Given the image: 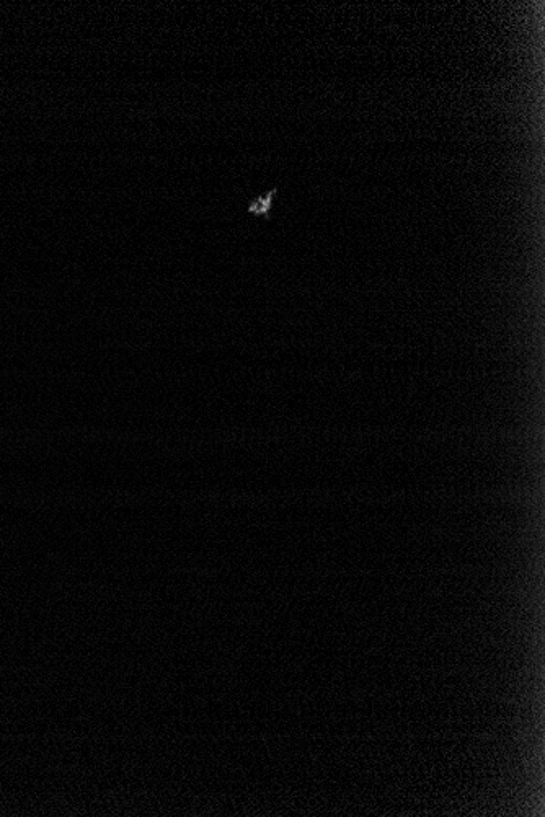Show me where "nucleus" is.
Returning a JSON list of instances; mask_svg holds the SVG:
<instances>
[{"label": "nucleus", "mask_w": 545, "mask_h": 817, "mask_svg": "<svg viewBox=\"0 0 545 817\" xmlns=\"http://www.w3.org/2000/svg\"><path fill=\"white\" fill-rule=\"evenodd\" d=\"M276 193L278 190H271L266 193V195L258 196L257 199H253L252 203L249 206L250 214L257 217H270L271 208H273V201H275Z\"/></svg>", "instance_id": "f257e3e1"}]
</instances>
